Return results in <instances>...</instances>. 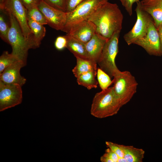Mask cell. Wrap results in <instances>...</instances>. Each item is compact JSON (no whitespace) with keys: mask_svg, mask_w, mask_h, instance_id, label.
<instances>
[{"mask_svg":"<svg viewBox=\"0 0 162 162\" xmlns=\"http://www.w3.org/2000/svg\"><path fill=\"white\" fill-rule=\"evenodd\" d=\"M96 32V26L92 22L85 20L76 23L70 28L67 34L85 43Z\"/></svg>","mask_w":162,"mask_h":162,"instance_id":"7c38bea8","label":"cell"},{"mask_svg":"<svg viewBox=\"0 0 162 162\" xmlns=\"http://www.w3.org/2000/svg\"><path fill=\"white\" fill-rule=\"evenodd\" d=\"M21 87L16 84L0 81V111L20 104L22 101Z\"/></svg>","mask_w":162,"mask_h":162,"instance_id":"9c48e42d","label":"cell"},{"mask_svg":"<svg viewBox=\"0 0 162 162\" xmlns=\"http://www.w3.org/2000/svg\"><path fill=\"white\" fill-rule=\"evenodd\" d=\"M108 0H85L71 12L66 13V20L62 31L67 33L73 25L87 20Z\"/></svg>","mask_w":162,"mask_h":162,"instance_id":"8992f818","label":"cell"},{"mask_svg":"<svg viewBox=\"0 0 162 162\" xmlns=\"http://www.w3.org/2000/svg\"><path fill=\"white\" fill-rule=\"evenodd\" d=\"M10 27L2 14L0 15V36L4 41L8 43V36Z\"/></svg>","mask_w":162,"mask_h":162,"instance_id":"cb8c5ba5","label":"cell"},{"mask_svg":"<svg viewBox=\"0 0 162 162\" xmlns=\"http://www.w3.org/2000/svg\"><path fill=\"white\" fill-rule=\"evenodd\" d=\"M120 32H116L106 41L97 62L100 68L111 78L119 70L116 65L115 59L118 52Z\"/></svg>","mask_w":162,"mask_h":162,"instance_id":"5b68a950","label":"cell"},{"mask_svg":"<svg viewBox=\"0 0 162 162\" xmlns=\"http://www.w3.org/2000/svg\"><path fill=\"white\" fill-rule=\"evenodd\" d=\"M121 2L123 6L125 8L126 10L130 16L133 14L132 6L134 3H136L140 0H119Z\"/></svg>","mask_w":162,"mask_h":162,"instance_id":"f1b7e54d","label":"cell"},{"mask_svg":"<svg viewBox=\"0 0 162 162\" xmlns=\"http://www.w3.org/2000/svg\"><path fill=\"white\" fill-rule=\"evenodd\" d=\"M105 153L112 160L113 162H127L124 158L119 157L108 148L106 150Z\"/></svg>","mask_w":162,"mask_h":162,"instance_id":"f546056e","label":"cell"},{"mask_svg":"<svg viewBox=\"0 0 162 162\" xmlns=\"http://www.w3.org/2000/svg\"><path fill=\"white\" fill-rule=\"evenodd\" d=\"M151 0H142L141 1H140V2H148V1H151Z\"/></svg>","mask_w":162,"mask_h":162,"instance_id":"836d02e7","label":"cell"},{"mask_svg":"<svg viewBox=\"0 0 162 162\" xmlns=\"http://www.w3.org/2000/svg\"><path fill=\"white\" fill-rule=\"evenodd\" d=\"M19 60H20L11 53L7 51L3 52L0 57V74L6 68Z\"/></svg>","mask_w":162,"mask_h":162,"instance_id":"603a6c76","label":"cell"},{"mask_svg":"<svg viewBox=\"0 0 162 162\" xmlns=\"http://www.w3.org/2000/svg\"><path fill=\"white\" fill-rule=\"evenodd\" d=\"M85 0H65L66 12L69 13L74 10Z\"/></svg>","mask_w":162,"mask_h":162,"instance_id":"83f0119b","label":"cell"},{"mask_svg":"<svg viewBox=\"0 0 162 162\" xmlns=\"http://www.w3.org/2000/svg\"><path fill=\"white\" fill-rule=\"evenodd\" d=\"M97 76L98 83L102 90L107 89L112 84L110 76L100 68L97 69Z\"/></svg>","mask_w":162,"mask_h":162,"instance_id":"7402d4cb","label":"cell"},{"mask_svg":"<svg viewBox=\"0 0 162 162\" xmlns=\"http://www.w3.org/2000/svg\"><path fill=\"white\" fill-rule=\"evenodd\" d=\"M157 29L159 35L160 48L162 56V24H160Z\"/></svg>","mask_w":162,"mask_h":162,"instance_id":"1f68e13d","label":"cell"},{"mask_svg":"<svg viewBox=\"0 0 162 162\" xmlns=\"http://www.w3.org/2000/svg\"><path fill=\"white\" fill-rule=\"evenodd\" d=\"M1 10L11 13L16 18L30 49L31 31L26 16L27 9L20 0H4L0 5Z\"/></svg>","mask_w":162,"mask_h":162,"instance_id":"52a82bcc","label":"cell"},{"mask_svg":"<svg viewBox=\"0 0 162 162\" xmlns=\"http://www.w3.org/2000/svg\"><path fill=\"white\" fill-rule=\"evenodd\" d=\"M37 7L45 17L47 24L57 30H63L66 20V12L49 6L42 0Z\"/></svg>","mask_w":162,"mask_h":162,"instance_id":"8fae6325","label":"cell"},{"mask_svg":"<svg viewBox=\"0 0 162 162\" xmlns=\"http://www.w3.org/2000/svg\"><path fill=\"white\" fill-rule=\"evenodd\" d=\"M107 41L96 33L85 43L86 50L90 59L97 63Z\"/></svg>","mask_w":162,"mask_h":162,"instance_id":"5bb4252c","label":"cell"},{"mask_svg":"<svg viewBox=\"0 0 162 162\" xmlns=\"http://www.w3.org/2000/svg\"><path fill=\"white\" fill-rule=\"evenodd\" d=\"M140 2L141 8L152 18L157 28L162 24V0H152L144 2L140 1Z\"/></svg>","mask_w":162,"mask_h":162,"instance_id":"9a60e30c","label":"cell"},{"mask_svg":"<svg viewBox=\"0 0 162 162\" xmlns=\"http://www.w3.org/2000/svg\"><path fill=\"white\" fill-rule=\"evenodd\" d=\"M4 0H0V5L2 4Z\"/></svg>","mask_w":162,"mask_h":162,"instance_id":"e575fe53","label":"cell"},{"mask_svg":"<svg viewBox=\"0 0 162 162\" xmlns=\"http://www.w3.org/2000/svg\"><path fill=\"white\" fill-rule=\"evenodd\" d=\"M134 44L142 47L150 55L162 56L159 33L152 19L149 22L146 35Z\"/></svg>","mask_w":162,"mask_h":162,"instance_id":"30bf717a","label":"cell"},{"mask_svg":"<svg viewBox=\"0 0 162 162\" xmlns=\"http://www.w3.org/2000/svg\"><path fill=\"white\" fill-rule=\"evenodd\" d=\"M113 90L122 106L128 103L136 92L138 83L129 71L119 70L113 76Z\"/></svg>","mask_w":162,"mask_h":162,"instance_id":"3957f363","label":"cell"},{"mask_svg":"<svg viewBox=\"0 0 162 162\" xmlns=\"http://www.w3.org/2000/svg\"><path fill=\"white\" fill-rule=\"evenodd\" d=\"M135 10L137 15L135 23L132 29L123 37L128 45L134 44L135 41L146 35L149 22L152 19L150 15L141 8L140 1L137 3Z\"/></svg>","mask_w":162,"mask_h":162,"instance_id":"ba28073f","label":"cell"},{"mask_svg":"<svg viewBox=\"0 0 162 162\" xmlns=\"http://www.w3.org/2000/svg\"><path fill=\"white\" fill-rule=\"evenodd\" d=\"M76 58V65L72 70L76 77L88 72L97 70V63L95 61L78 57Z\"/></svg>","mask_w":162,"mask_h":162,"instance_id":"ac0fdd59","label":"cell"},{"mask_svg":"<svg viewBox=\"0 0 162 162\" xmlns=\"http://www.w3.org/2000/svg\"><path fill=\"white\" fill-rule=\"evenodd\" d=\"M97 74V70L85 73L76 78L77 82L79 85L83 86L88 90L96 88L98 83L95 78Z\"/></svg>","mask_w":162,"mask_h":162,"instance_id":"ffe728a7","label":"cell"},{"mask_svg":"<svg viewBox=\"0 0 162 162\" xmlns=\"http://www.w3.org/2000/svg\"><path fill=\"white\" fill-rule=\"evenodd\" d=\"M122 106L112 86L96 94L90 113L96 118H105L116 114Z\"/></svg>","mask_w":162,"mask_h":162,"instance_id":"7a4b0ae2","label":"cell"},{"mask_svg":"<svg viewBox=\"0 0 162 162\" xmlns=\"http://www.w3.org/2000/svg\"><path fill=\"white\" fill-rule=\"evenodd\" d=\"M67 40L65 36L57 37L54 43L55 47L59 50H62L67 48Z\"/></svg>","mask_w":162,"mask_h":162,"instance_id":"4316f807","label":"cell"},{"mask_svg":"<svg viewBox=\"0 0 162 162\" xmlns=\"http://www.w3.org/2000/svg\"><path fill=\"white\" fill-rule=\"evenodd\" d=\"M100 160L102 162H113L112 160L105 153L101 157Z\"/></svg>","mask_w":162,"mask_h":162,"instance_id":"d6a6232c","label":"cell"},{"mask_svg":"<svg viewBox=\"0 0 162 162\" xmlns=\"http://www.w3.org/2000/svg\"><path fill=\"white\" fill-rule=\"evenodd\" d=\"M28 23L31 31L30 49H35L39 46L44 37L46 28L44 25L34 21L28 20Z\"/></svg>","mask_w":162,"mask_h":162,"instance_id":"2e32d148","label":"cell"},{"mask_svg":"<svg viewBox=\"0 0 162 162\" xmlns=\"http://www.w3.org/2000/svg\"><path fill=\"white\" fill-rule=\"evenodd\" d=\"M7 13L9 16L10 22L8 43L12 47L11 53L26 64L29 46L16 18L11 13Z\"/></svg>","mask_w":162,"mask_h":162,"instance_id":"277c9868","label":"cell"},{"mask_svg":"<svg viewBox=\"0 0 162 162\" xmlns=\"http://www.w3.org/2000/svg\"><path fill=\"white\" fill-rule=\"evenodd\" d=\"M67 40V48L75 57L90 59L87 53L85 43L67 34L65 35Z\"/></svg>","mask_w":162,"mask_h":162,"instance_id":"e0dca14e","label":"cell"},{"mask_svg":"<svg viewBox=\"0 0 162 162\" xmlns=\"http://www.w3.org/2000/svg\"><path fill=\"white\" fill-rule=\"evenodd\" d=\"M22 4L28 10L35 6H37L42 0H20Z\"/></svg>","mask_w":162,"mask_h":162,"instance_id":"4dcf8cb0","label":"cell"},{"mask_svg":"<svg viewBox=\"0 0 162 162\" xmlns=\"http://www.w3.org/2000/svg\"><path fill=\"white\" fill-rule=\"evenodd\" d=\"M26 64L19 60L6 68L0 74V81L6 84H16L21 86L26 82V79L20 74L21 69Z\"/></svg>","mask_w":162,"mask_h":162,"instance_id":"4fadbf2b","label":"cell"},{"mask_svg":"<svg viewBox=\"0 0 162 162\" xmlns=\"http://www.w3.org/2000/svg\"><path fill=\"white\" fill-rule=\"evenodd\" d=\"M26 16L28 21H34L43 25L47 24L45 17L37 6L27 10Z\"/></svg>","mask_w":162,"mask_h":162,"instance_id":"44dd1931","label":"cell"},{"mask_svg":"<svg viewBox=\"0 0 162 162\" xmlns=\"http://www.w3.org/2000/svg\"><path fill=\"white\" fill-rule=\"evenodd\" d=\"M124 153V158L127 162H142L144 158L145 151L142 149L132 146L119 144Z\"/></svg>","mask_w":162,"mask_h":162,"instance_id":"d6986e66","label":"cell"},{"mask_svg":"<svg viewBox=\"0 0 162 162\" xmlns=\"http://www.w3.org/2000/svg\"><path fill=\"white\" fill-rule=\"evenodd\" d=\"M49 6L66 12L65 0H42Z\"/></svg>","mask_w":162,"mask_h":162,"instance_id":"d4e9b609","label":"cell"},{"mask_svg":"<svg viewBox=\"0 0 162 162\" xmlns=\"http://www.w3.org/2000/svg\"><path fill=\"white\" fill-rule=\"evenodd\" d=\"M105 143L108 148H110L119 157L124 158V152L119 144L110 141H106Z\"/></svg>","mask_w":162,"mask_h":162,"instance_id":"484cf974","label":"cell"},{"mask_svg":"<svg viewBox=\"0 0 162 162\" xmlns=\"http://www.w3.org/2000/svg\"><path fill=\"white\" fill-rule=\"evenodd\" d=\"M123 16L116 3L106 2L88 19L96 26V33L107 40L122 28Z\"/></svg>","mask_w":162,"mask_h":162,"instance_id":"6da1fadb","label":"cell"}]
</instances>
